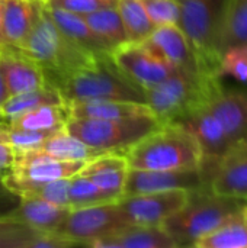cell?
I'll return each instance as SVG.
<instances>
[{
	"label": "cell",
	"instance_id": "1",
	"mask_svg": "<svg viewBox=\"0 0 247 248\" xmlns=\"http://www.w3.org/2000/svg\"><path fill=\"white\" fill-rule=\"evenodd\" d=\"M17 49L42 67L47 86L51 87L79 68L92 64L98 57L79 46L58 29L45 3H35L32 28Z\"/></svg>",
	"mask_w": 247,
	"mask_h": 248
},
{
	"label": "cell",
	"instance_id": "2",
	"mask_svg": "<svg viewBox=\"0 0 247 248\" xmlns=\"http://www.w3.org/2000/svg\"><path fill=\"white\" fill-rule=\"evenodd\" d=\"M128 166L143 170L201 169L202 151L195 137L181 124H162L127 153Z\"/></svg>",
	"mask_w": 247,
	"mask_h": 248
},
{
	"label": "cell",
	"instance_id": "3",
	"mask_svg": "<svg viewBox=\"0 0 247 248\" xmlns=\"http://www.w3.org/2000/svg\"><path fill=\"white\" fill-rule=\"evenodd\" d=\"M64 103L80 100H128L146 103L144 89L135 84L114 62L111 54L79 68L54 84Z\"/></svg>",
	"mask_w": 247,
	"mask_h": 248
},
{
	"label": "cell",
	"instance_id": "4",
	"mask_svg": "<svg viewBox=\"0 0 247 248\" xmlns=\"http://www.w3.org/2000/svg\"><path fill=\"white\" fill-rule=\"evenodd\" d=\"M245 203L247 202L214 195L208 187L197 189L189 193L186 205L167 218L162 227L179 247H194L198 240L221 227Z\"/></svg>",
	"mask_w": 247,
	"mask_h": 248
},
{
	"label": "cell",
	"instance_id": "5",
	"mask_svg": "<svg viewBox=\"0 0 247 248\" xmlns=\"http://www.w3.org/2000/svg\"><path fill=\"white\" fill-rule=\"evenodd\" d=\"M221 86L220 78L194 77L178 70L159 84L144 89L146 103L160 124H176Z\"/></svg>",
	"mask_w": 247,
	"mask_h": 248
},
{
	"label": "cell",
	"instance_id": "6",
	"mask_svg": "<svg viewBox=\"0 0 247 248\" xmlns=\"http://www.w3.org/2000/svg\"><path fill=\"white\" fill-rule=\"evenodd\" d=\"M179 6L178 26L185 33L199 73L205 78H221V54L217 44L220 12L215 0H176Z\"/></svg>",
	"mask_w": 247,
	"mask_h": 248
},
{
	"label": "cell",
	"instance_id": "7",
	"mask_svg": "<svg viewBox=\"0 0 247 248\" xmlns=\"http://www.w3.org/2000/svg\"><path fill=\"white\" fill-rule=\"evenodd\" d=\"M162 124L154 115L119 119H76L70 118L64 129L87 145L125 154L134 144L156 131Z\"/></svg>",
	"mask_w": 247,
	"mask_h": 248
},
{
	"label": "cell",
	"instance_id": "8",
	"mask_svg": "<svg viewBox=\"0 0 247 248\" xmlns=\"http://www.w3.org/2000/svg\"><path fill=\"white\" fill-rule=\"evenodd\" d=\"M131 225L122 215L118 203H103L80 209H71L64 224L55 234L90 247L116 231Z\"/></svg>",
	"mask_w": 247,
	"mask_h": 248
},
{
	"label": "cell",
	"instance_id": "9",
	"mask_svg": "<svg viewBox=\"0 0 247 248\" xmlns=\"http://www.w3.org/2000/svg\"><path fill=\"white\" fill-rule=\"evenodd\" d=\"M189 193L183 189L153 192L124 196L116 203L125 219L132 225H162L186 205Z\"/></svg>",
	"mask_w": 247,
	"mask_h": 248
},
{
	"label": "cell",
	"instance_id": "10",
	"mask_svg": "<svg viewBox=\"0 0 247 248\" xmlns=\"http://www.w3.org/2000/svg\"><path fill=\"white\" fill-rule=\"evenodd\" d=\"M176 124L185 126L198 141L202 151L201 170L204 171L208 182L217 161L224 155V153L230 148L233 142L226 134L221 122L208 108L207 102L194 108L185 118H182Z\"/></svg>",
	"mask_w": 247,
	"mask_h": 248
},
{
	"label": "cell",
	"instance_id": "11",
	"mask_svg": "<svg viewBox=\"0 0 247 248\" xmlns=\"http://www.w3.org/2000/svg\"><path fill=\"white\" fill-rule=\"evenodd\" d=\"M111 57L119 70L143 89L156 86L178 71L144 42L119 45L111 52Z\"/></svg>",
	"mask_w": 247,
	"mask_h": 248
},
{
	"label": "cell",
	"instance_id": "12",
	"mask_svg": "<svg viewBox=\"0 0 247 248\" xmlns=\"http://www.w3.org/2000/svg\"><path fill=\"white\" fill-rule=\"evenodd\" d=\"M208 187L205 174L201 169L195 170H143L128 169L124 196H134L165 190H197ZM122 196V198H124Z\"/></svg>",
	"mask_w": 247,
	"mask_h": 248
},
{
	"label": "cell",
	"instance_id": "13",
	"mask_svg": "<svg viewBox=\"0 0 247 248\" xmlns=\"http://www.w3.org/2000/svg\"><path fill=\"white\" fill-rule=\"evenodd\" d=\"M208 189L214 195L247 202V137L233 142L217 161Z\"/></svg>",
	"mask_w": 247,
	"mask_h": 248
},
{
	"label": "cell",
	"instance_id": "14",
	"mask_svg": "<svg viewBox=\"0 0 247 248\" xmlns=\"http://www.w3.org/2000/svg\"><path fill=\"white\" fill-rule=\"evenodd\" d=\"M144 44L167 61L173 68L194 77H202L195 54L178 25L156 26Z\"/></svg>",
	"mask_w": 247,
	"mask_h": 248
},
{
	"label": "cell",
	"instance_id": "15",
	"mask_svg": "<svg viewBox=\"0 0 247 248\" xmlns=\"http://www.w3.org/2000/svg\"><path fill=\"white\" fill-rule=\"evenodd\" d=\"M0 70L10 96L47 86L42 67L17 48L0 46Z\"/></svg>",
	"mask_w": 247,
	"mask_h": 248
},
{
	"label": "cell",
	"instance_id": "16",
	"mask_svg": "<svg viewBox=\"0 0 247 248\" xmlns=\"http://www.w3.org/2000/svg\"><path fill=\"white\" fill-rule=\"evenodd\" d=\"M231 142L247 137V92L224 90L223 86L207 100Z\"/></svg>",
	"mask_w": 247,
	"mask_h": 248
},
{
	"label": "cell",
	"instance_id": "17",
	"mask_svg": "<svg viewBox=\"0 0 247 248\" xmlns=\"http://www.w3.org/2000/svg\"><path fill=\"white\" fill-rule=\"evenodd\" d=\"M128 160L125 154L108 153L87 161L79 174L92 180L99 189L112 196L116 202L124 196V187L128 173Z\"/></svg>",
	"mask_w": 247,
	"mask_h": 248
},
{
	"label": "cell",
	"instance_id": "18",
	"mask_svg": "<svg viewBox=\"0 0 247 248\" xmlns=\"http://www.w3.org/2000/svg\"><path fill=\"white\" fill-rule=\"evenodd\" d=\"M95 248H178L162 225H127L115 234L93 243Z\"/></svg>",
	"mask_w": 247,
	"mask_h": 248
},
{
	"label": "cell",
	"instance_id": "19",
	"mask_svg": "<svg viewBox=\"0 0 247 248\" xmlns=\"http://www.w3.org/2000/svg\"><path fill=\"white\" fill-rule=\"evenodd\" d=\"M35 16V3L28 0H1L0 46L20 48Z\"/></svg>",
	"mask_w": 247,
	"mask_h": 248
},
{
	"label": "cell",
	"instance_id": "20",
	"mask_svg": "<svg viewBox=\"0 0 247 248\" xmlns=\"http://www.w3.org/2000/svg\"><path fill=\"white\" fill-rule=\"evenodd\" d=\"M70 118L76 119H119L153 115L147 103L128 100H80L66 103Z\"/></svg>",
	"mask_w": 247,
	"mask_h": 248
},
{
	"label": "cell",
	"instance_id": "21",
	"mask_svg": "<svg viewBox=\"0 0 247 248\" xmlns=\"http://www.w3.org/2000/svg\"><path fill=\"white\" fill-rule=\"evenodd\" d=\"M70 212L71 208L57 206L35 198H20L19 205L9 217L41 232H57Z\"/></svg>",
	"mask_w": 247,
	"mask_h": 248
},
{
	"label": "cell",
	"instance_id": "22",
	"mask_svg": "<svg viewBox=\"0 0 247 248\" xmlns=\"http://www.w3.org/2000/svg\"><path fill=\"white\" fill-rule=\"evenodd\" d=\"M45 6L48 9L49 16L58 26V29L67 38H70L73 42H76L79 46H82L86 51H90L96 55L112 52V49L99 36H96L92 32V29L89 28V25L86 23V20L82 15L64 10L61 7H57V6H52L48 3H45Z\"/></svg>",
	"mask_w": 247,
	"mask_h": 248
},
{
	"label": "cell",
	"instance_id": "23",
	"mask_svg": "<svg viewBox=\"0 0 247 248\" xmlns=\"http://www.w3.org/2000/svg\"><path fill=\"white\" fill-rule=\"evenodd\" d=\"M217 44L220 54L231 45L247 44V0L223 1Z\"/></svg>",
	"mask_w": 247,
	"mask_h": 248
},
{
	"label": "cell",
	"instance_id": "24",
	"mask_svg": "<svg viewBox=\"0 0 247 248\" xmlns=\"http://www.w3.org/2000/svg\"><path fill=\"white\" fill-rule=\"evenodd\" d=\"M38 151L44 153L45 155L60 160V161H92L99 155L108 154V151H102L87 145L86 142L80 141L79 138L70 135L64 128L48 140L42 142L41 147L36 148Z\"/></svg>",
	"mask_w": 247,
	"mask_h": 248
},
{
	"label": "cell",
	"instance_id": "25",
	"mask_svg": "<svg viewBox=\"0 0 247 248\" xmlns=\"http://www.w3.org/2000/svg\"><path fill=\"white\" fill-rule=\"evenodd\" d=\"M70 119L67 105H45L7 119V128L26 131L63 129Z\"/></svg>",
	"mask_w": 247,
	"mask_h": 248
},
{
	"label": "cell",
	"instance_id": "26",
	"mask_svg": "<svg viewBox=\"0 0 247 248\" xmlns=\"http://www.w3.org/2000/svg\"><path fill=\"white\" fill-rule=\"evenodd\" d=\"M197 248H247V203L221 227L198 240Z\"/></svg>",
	"mask_w": 247,
	"mask_h": 248
},
{
	"label": "cell",
	"instance_id": "27",
	"mask_svg": "<svg viewBox=\"0 0 247 248\" xmlns=\"http://www.w3.org/2000/svg\"><path fill=\"white\" fill-rule=\"evenodd\" d=\"M86 23L92 29V32L99 36L112 51L119 46L127 44V33L119 16V12L116 6L112 7H105L87 15H83Z\"/></svg>",
	"mask_w": 247,
	"mask_h": 248
},
{
	"label": "cell",
	"instance_id": "28",
	"mask_svg": "<svg viewBox=\"0 0 247 248\" xmlns=\"http://www.w3.org/2000/svg\"><path fill=\"white\" fill-rule=\"evenodd\" d=\"M116 9L127 33V41L131 44L144 42L156 28L140 0H118Z\"/></svg>",
	"mask_w": 247,
	"mask_h": 248
},
{
	"label": "cell",
	"instance_id": "29",
	"mask_svg": "<svg viewBox=\"0 0 247 248\" xmlns=\"http://www.w3.org/2000/svg\"><path fill=\"white\" fill-rule=\"evenodd\" d=\"M45 105H66L60 92L51 86H44L31 92H25L16 96H10L1 106L0 115L4 119H9L17 113L45 106Z\"/></svg>",
	"mask_w": 247,
	"mask_h": 248
},
{
	"label": "cell",
	"instance_id": "30",
	"mask_svg": "<svg viewBox=\"0 0 247 248\" xmlns=\"http://www.w3.org/2000/svg\"><path fill=\"white\" fill-rule=\"evenodd\" d=\"M68 201L71 209H80L103 203H116L112 196H109L106 192L99 189L92 180L79 173L70 179Z\"/></svg>",
	"mask_w": 247,
	"mask_h": 248
},
{
	"label": "cell",
	"instance_id": "31",
	"mask_svg": "<svg viewBox=\"0 0 247 248\" xmlns=\"http://www.w3.org/2000/svg\"><path fill=\"white\" fill-rule=\"evenodd\" d=\"M41 232L12 217L0 218V248H31Z\"/></svg>",
	"mask_w": 247,
	"mask_h": 248
},
{
	"label": "cell",
	"instance_id": "32",
	"mask_svg": "<svg viewBox=\"0 0 247 248\" xmlns=\"http://www.w3.org/2000/svg\"><path fill=\"white\" fill-rule=\"evenodd\" d=\"M70 179H57L45 183H39L35 186L28 187L19 198H35L45 201L48 203L57 205V206H66L70 208V201H68V186H70Z\"/></svg>",
	"mask_w": 247,
	"mask_h": 248
},
{
	"label": "cell",
	"instance_id": "33",
	"mask_svg": "<svg viewBox=\"0 0 247 248\" xmlns=\"http://www.w3.org/2000/svg\"><path fill=\"white\" fill-rule=\"evenodd\" d=\"M220 73L240 83H247V44L231 45L223 51Z\"/></svg>",
	"mask_w": 247,
	"mask_h": 248
},
{
	"label": "cell",
	"instance_id": "34",
	"mask_svg": "<svg viewBox=\"0 0 247 248\" xmlns=\"http://www.w3.org/2000/svg\"><path fill=\"white\" fill-rule=\"evenodd\" d=\"M61 129L51 131H26V129H12L4 126V142L12 145L16 151L36 150L42 145L45 140Z\"/></svg>",
	"mask_w": 247,
	"mask_h": 248
},
{
	"label": "cell",
	"instance_id": "35",
	"mask_svg": "<svg viewBox=\"0 0 247 248\" xmlns=\"http://www.w3.org/2000/svg\"><path fill=\"white\" fill-rule=\"evenodd\" d=\"M154 26L178 25L179 6L176 0H140Z\"/></svg>",
	"mask_w": 247,
	"mask_h": 248
},
{
	"label": "cell",
	"instance_id": "36",
	"mask_svg": "<svg viewBox=\"0 0 247 248\" xmlns=\"http://www.w3.org/2000/svg\"><path fill=\"white\" fill-rule=\"evenodd\" d=\"M47 3L83 16L105 7L116 6L118 0H48Z\"/></svg>",
	"mask_w": 247,
	"mask_h": 248
},
{
	"label": "cell",
	"instance_id": "37",
	"mask_svg": "<svg viewBox=\"0 0 247 248\" xmlns=\"http://www.w3.org/2000/svg\"><path fill=\"white\" fill-rule=\"evenodd\" d=\"M19 202H20V198L4 186L1 176H0V218L10 215L19 205Z\"/></svg>",
	"mask_w": 247,
	"mask_h": 248
},
{
	"label": "cell",
	"instance_id": "38",
	"mask_svg": "<svg viewBox=\"0 0 247 248\" xmlns=\"http://www.w3.org/2000/svg\"><path fill=\"white\" fill-rule=\"evenodd\" d=\"M16 151L12 145L0 141V176H4L10 171L15 161Z\"/></svg>",
	"mask_w": 247,
	"mask_h": 248
},
{
	"label": "cell",
	"instance_id": "39",
	"mask_svg": "<svg viewBox=\"0 0 247 248\" xmlns=\"http://www.w3.org/2000/svg\"><path fill=\"white\" fill-rule=\"evenodd\" d=\"M10 97L9 94V90H7V86H6V81H4V77L1 74V70H0V106Z\"/></svg>",
	"mask_w": 247,
	"mask_h": 248
},
{
	"label": "cell",
	"instance_id": "40",
	"mask_svg": "<svg viewBox=\"0 0 247 248\" xmlns=\"http://www.w3.org/2000/svg\"><path fill=\"white\" fill-rule=\"evenodd\" d=\"M0 141L4 142V126L0 125Z\"/></svg>",
	"mask_w": 247,
	"mask_h": 248
},
{
	"label": "cell",
	"instance_id": "41",
	"mask_svg": "<svg viewBox=\"0 0 247 248\" xmlns=\"http://www.w3.org/2000/svg\"><path fill=\"white\" fill-rule=\"evenodd\" d=\"M28 1H31V3H47L48 0H28Z\"/></svg>",
	"mask_w": 247,
	"mask_h": 248
},
{
	"label": "cell",
	"instance_id": "42",
	"mask_svg": "<svg viewBox=\"0 0 247 248\" xmlns=\"http://www.w3.org/2000/svg\"><path fill=\"white\" fill-rule=\"evenodd\" d=\"M0 23H1V0H0Z\"/></svg>",
	"mask_w": 247,
	"mask_h": 248
}]
</instances>
